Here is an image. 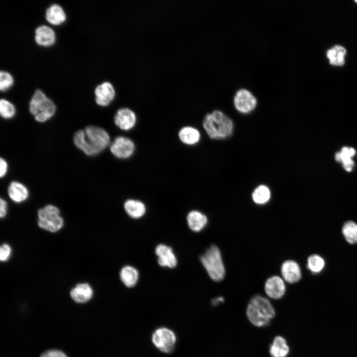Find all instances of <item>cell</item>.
I'll return each instance as SVG.
<instances>
[{
    "label": "cell",
    "mask_w": 357,
    "mask_h": 357,
    "mask_svg": "<svg viewBox=\"0 0 357 357\" xmlns=\"http://www.w3.org/2000/svg\"><path fill=\"white\" fill-rule=\"evenodd\" d=\"M155 251L160 266L169 268H173L177 266L178 260L171 247L159 244L156 247Z\"/></svg>",
    "instance_id": "4fadbf2b"
},
{
    "label": "cell",
    "mask_w": 357,
    "mask_h": 357,
    "mask_svg": "<svg viewBox=\"0 0 357 357\" xmlns=\"http://www.w3.org/2000/svg\"><path fill=\"white\" fill-rule=\"evenodd\" d=\"M151 341L160 351L168 354L175 349L177 337L173 330L167 327H162L154 331L151 336Z\"/></svg>",
    "instance_id": "52a82bcc"
},
{
    "label": "cell",
    "mask_w": 357,
    "mask_h": 357,
    "mask_svg": "<svg viewBox=\"0 0 357 357\" xmlns=\"http://www.w3.org/2000/svg\"><path fill=\"white\" fill-rule=\"evenodd\" d=\"M355 2H356L357 3V0H355Z\"/></svg>",
    "instance_id": "d590c367"
},
{
    "label": "cell",
    "mask_w": 357,
    "mask_h": 357,
    "mask_svg": "<svg viewBox=\"0 0 357 357\" xmlns=\"http://www.w3.org/2000/svg\"><path fill=\"white\" fill-rule=\"evenodd\" d=\"M73 141L77 148L89 156L101 153L111 142L108 132L104 128L94 125H89L77 131Z\"/></svg>",
    "instance_id": "6da1fadb"
},
{
    "label": "cell",
    "mask_w": 357,
    "mask_h": 357,
    "mask_svg": "<svg viewBox=\"0 0 357 357\" xmlns=\"http://www.w3.org/2000/svg\"><path fill=\"white\" fill-rule=\"evenodd\" d=\"M234 104L238 111L245 114L254 110L257 106V101L255 96L249 90L240 88L234 96Z\"/></svg>",
    "instance_id": "9c48e42d"
},
{
    "label": "cell",
    "mask_w": 357,
    "mask_h": 357,
    "mask_svg": "<svg viewBox=\"0 0 357 357\" xmlns=\"http://www.w3.org/2000/svg\"><path fill=\"white\" fill-rule=\"evenodd\" d=\"M356 153V150L352 147H343L340 152L336 153L335 158L336 161L342 164L345 171L350 172L354 166L353 157Z\"/></svg>",
    "instance_id": "7402d4cb"
},
{
    "label": "cell",
    "mask_w": 357,
    "mask_h": 357,
    "mask_svg": "<svg viewBox=\"0 0 357 357\" xmlns=\"http://www.w3.org/2000/svg\"><path fill=\"white\" fill-rule=\"evenodd\" d=\"M271 197V191L265 185H260L256 187L252 193V199L254 202L262 205L268 202Z\"/></svg>",
    "instance_id": "484cf974"
},
{
    "label": "cell",
    "mask_w": 357,
    "mask_h": 357,
    "mask_svg": "<svg viewBox=\"0 0 357 357\" xmlns=\"http://www.w3.org/2000/svg\"><path fill=\"white\" fill-rule=\"evenodd\" d=\"M180 141L187 146H193L197 144L201 139L200 131L196 128L186 125L182 127L178 132Z\"/></svg>",
    "instance_id": "e0dca14e"
},
{
    "label": "cell",
    "mask_w": 357,
    "mask_h": 357,
    "mask_svg": "<svg viewBox=\"0 0 357 357\" xmlns=\"http://www.w3.org/2000/svg\"><path fill=\"white\" fill-rule=\"evenodd\" d=\"M94 94L96 104L101 107H107L114 99L116 91L110 82L104 81L95 87Z\"/></svg>",
    "instance_id": "8fae6325"
},
{
    "label": "cell",
    "mask_w": 357,
    "mask_h": 357,
    "mask_svg": "<svg viewBox=\"0 0 357 357\" xmlns=\"http://www.w3.org/2000/svg\"><path fill=\"white\" fill-rule=\"evenodd\" d=\"M123 207L127 214L134 219L141 218L144 215L146 211L144 203L134 199H127L124 203Z\"/></svg>",
    "instance_id": "44dd1931"
},
{
    "label": "cell",
    "mask_w": 357,
    "mask_h": 357,
    "mask_svg": "<svg viewBox=\"0 0 357 357\" xmlns=\"http://www.w3.org/2000/svg\"><path fill=\"white\" fill-rule=\"evenodd\" d=\"M16 114V109L12 103L5 99L0 100V114L6 119L13 118Z\"/></svg>",
    "instance_id": "83f0119b"
},
{
    "label": "cell",
    "mask_w": 357,
    "mask_h": 357,
    "mask_svg": "<svg viewBox=\"0 0 357 357\" xmlns=\"http://www.w3.org/2000/svg\"><path fill=\"white\" fill-rule=\"evenodd\" d=\"M7 206V204L6 201L1 198L0 202V216L1 218L4 217L6 215Z\"/></svg>",
    "instance_id": "836d02e7"
},
{
    "label": "cell",
    "mask_w": 357,
    "mask_h": 357,
    "mask_svg": "<svg viewBox=\"0 0 357 357\" xmlns=\"http://www.w3.org/2000/svg\"><path fill=\"white\" fill-rule=\"evenodd\" d=\"M203 128L208 136L214 139L229 137L234 130L232 120L220 110L207 114L203 120Z\"/></svg>",
    "instance_id": "3957f363"
},
{
    "label": "cell",
    "mask_w": 357,
    "mask_h": 357,
    "mask_svg": "<svg viewBox=\"0 0 357 357\" xmlns=\"http://www.w3.org/2000/svg\"><path fill=\"white\" fill-rule=\"evenodd\" d=\"M114 121L119 129L127 131L135 127L137 122V116L131 109L122 107L119 109L116 112Z\"/></svg>",
    "instance_id": "30bf717a"
},
{
    "label": "cell",
    "mask_w": 357,
    "mask_h": 357,
    "mask_svg": "<svg viewBox=\"0 0 357 357\" xmlns=\"http://www.w3.org/2000/svg\"><path fill=\"white\" fill-rule=\"evenodd\" d=\"M246 315L251 324L257 327L268 326L275 317L276 311L272 304L266 298L255 295L249 301Z\"/></svg>",
    "instance_id": "7a4b0ae2"
},
{
    "label": "cell",
    "mask_w": 357,
    "mask_h": 357,
    "mask_svg": "<svg viewBox=\"0 0 357 357\" xmlns=\"http://www.w3.org/2000/svg\"><path fill=\"white\" fill-rule=\"evenodd\" d=\"M13 84L12 76L6 71H0V90L5 91L9 89Z\"/></svg>",
    "instance_id": "f546056e"
},
{
    "label": "cell",
    "mask_w": 357,
    "mask_h": 357,
    "mask_svg": "<svg viewBox=\"0 0 357 357\" xmlns=\"http://www.w3.org/2000/svg\"><path fill=\"white\" fill-rule=\"evenodd\" d=\"M8 171V164L2 158L0 159V176L1 178L5 177Z\"/></svg>",
    "instance_id": "d6a6232c"
},
{
    "label": "cell",
    "mask_w": 357,
    "mask_h": 357,
    "mask_svg": "<svg viewBox=\"0 0 357 357\" xmlns=\"http://www.w3.org/2000/svg\"><path fill=\"white\" fill-rule=\"evenodd\" d=\"M34 39L37 44L39 46L50 47L56 42V34L54 30L50 27L42 25L36 28Z\"/></svg>",
    "instance_id": "5bb4252c"
},
{
    "label": "cell",
    "mask_w": 357,
    "mask_h": 357,
    "mask_svg": "<svg viewBox=\"0 0 357 357\" xmlns=\"http://www.w3.org/2000/svg\"><path fill=\"white\" fill-rule=\"evenodd\" d=\"M264 291L267 296L272 299H278L282 298L286 292L283 279L278 276L270 277L265 283Z\"/></svg>",
    "instance_id": "7c38bea8"
},
{
    "label": "cell",
    "mask_w": 357,
    "mask_h": 357,
    "mask_svg": "<svg viewBox=\"0 0 357 357\" xmlns=\"http://www.w3.org/2000/svg\"><path fill=\"white\" fill-rule=\"evenodd\" d=\"M186 220L190 229L195 232L201 231L207 223V217L197 210L190 211L187 215Z\"/></svg>",
    "instance_id": "603a6c76"
},
{
    "label": "cell",
    "mask_w": 357,
    "mask_h": 357,
    "mask_svg": "<svg viewBox=\"0 0 357 357\" xmlns=\"http://www.w3.org/2000/svg\"><path fill=\"white\" fill-rule=\"evenodd\" d=\"M119 277L122 283L128 288L135 286L139 279V272L134 267L126 265L123 267L119 272Z\"/></svg>",
    "instance_id": "cb8c5ba5"
},
{
    "label": "cell",
    "mask_w": 357,
    "mask_h": 357,
    "mask_svg": "<svg viewBox=\"0 0 357 357\" xmlns=\"http://www.w3.org/2000/svg\"><path fill=\"white\" fill-rule=\"evenodd\" d=\"M111 153L119 159H127L130 158L135 150V145L130 138L120 135L117 136L109 146Z\"/></svg>",
    "instance_id": "ba28073f"
},
{
    "label": "cell",
    "mask_w": 357,
    "mask_h": 357,
    "mask_svg": "<svg viewBox=\"0 0 357 357\" xmlns=\"http://www.w3.org/2000/svg\"><path fill=\"white\" fill-rule=\"evenodd\" d=\"M45 18L47 22L53 25H60L66 19V13L59 4L54 3L48 7L45 12Z\"/></svg>",
    "instance_id": "ac0fdd59"
},
{
    "label": "cell",
    "mask_w": 357,
    "mask_h": 357,
    "mask_svg": "<svg viewBox=\"0 0 357 357\" xmlns=\"http://www.w3.org/2000/svg\"><path fill=\"white\" fill-rule=\"evenodd\" d=\"M40 357H67L62 351L58 350H50L44 352Z\"/></svg>",
    "instance_id": "1f68e13d"
},
{
    "label": "cell",
    "mask_w": 357,
    "mask_h": 357,
    "mask_svg": "<svg viewBox=\"0 0 357 357\" xmlns=\"http://www.w3.org/2000/svg\"><path fill=\"white\" fill-rule=\"evenodd\" d=\"M29 110L37 121L43 123L54 116L56 107L42 90L37 89L29 102Z\"/></svg>",
    "instance_id": "277c9868"
},
{
    "label": "cell",
    "mask_w": 357,
    "mask_h": 357,
    "mask_svg": "<svg viewBox=\"0 0 357 357\" xmlns=\"http://www.w3.org/2000/svg\"><path fill=\"white\" fill-rule=\"evenodd\" d=\"M290 352V346L282 336H275L269 345V353L271 357H287Z\"/></svg>",
    "instance_id": "2e32d148"
},
{
    "label": "cell",
    "mask_w": 357,
    "mask_h": 357,
    "mask_svg": "<svg viewBox=\"0 0 357 357\" xmlns=\"http://www.w3.org/2000/svg\"><path fill=\"white\" fill-rule=\"evenodd\" d=\"M224 301V298L222 297H218L212 299L211 302L213 305L216 306Z\"/></svg>",
    "instance_id": "e575fe53"
},
{
    "label": "cell",
    "mask_w": 357,
    "mask_h": 357,
    "mask_svg": "<svg viewBox=\"0 0 357 357\" xmlns=\"http://www.w3.org/2000/svg\"><path fill=\"white\" fill-rule=\"evenodd\" d=\"M342 233L346 240L351 244L357 243V224L353 221L346 222Z\"/></svg>",
    "instance_id": "4316f807"
},
{
    "label": "cell",
    "mask_w": 357,
    "mask_h": 357,
    "mask_svg": "<svg viewBox=\"0 0 357 357\" xmlns=\"http://www.w3.org/2000/svg\"><path fill=\"white\" fill-rule=\"evenodd\" d=\"M38 225L45 230L56 232L61 229L63 220L60 216V211L53 205H47L38 211Z\"/></svg>",
    "instance_id": "8992f818"
},
{
    "label": "cell",
    "mask_w": 357,
    "mask_h": 357,
    "mask_svg": "<svg viewBox=\"0 0 357 357\" xmlns=\"http://www.w3.org/2000/svg\"><path fill=\"white\" fill-rule=\"evenodd\" d=\"M346 53L344 47L340 45H335L327 51L326 56L330 64L341 66L345 63Z\"/></svg>",
    "instance_id": "d4e9b609"
},
{
    "label": "cell",
    "mask_w": 357,
    "mask_h": 357,
    "mask_svg": "<svg viewBox=\"0 0 357 357\" xmlns=\"http://www.w3.org/2000/svg\"><path fill=\"white\" fill-rule=\"evenodd\" d=\"M325 265L323 259L317 254H312L307 260V267L314 273L320 272Z\"/></svg>",
    "instance_id": "f1b7e54d"
},
{
    "label": "cell",
    "mask_w": 357,
    "mask_h": 357,
    "mask_svg": "<svg viewBox=\"0 0 357 357\" xmlns=\"http://www.w3.org/2000/svg\"><path fill=\"white\" fill-rule=\"evenodd\" d=\"M7 191L10 198L16 203L23 202L29 196V191L27 187L17 181H12L10 183Z\"/></svg>",
    "instance_id": "d6986e66"
},
{
    "label": "cell",
    "mask_w": 357,
    "mask_h": 357,
    "mask_svg": "<svg viewBox=\"0 0 357 357\" xmlns=\"http://www.w3.org/2000/svg\"><path fill=\"white\" fill-rule=\"evenodd\" d=\"M93 294V290L87 283L77 284L70 293L71 298L78 303H84L89 301Z\"/></svg>",
    "instance_id": "ffe728a7"
},
{
    "label": "cell",
    "mask_w": 357,
    "mask_h": 357,
    "mask_svg": "<svg viewBox=\"0 0 357 357\" xmlns=\"http://www.w3.org/2000/svg\"><path fill=\"white\" fill-rule=\"evenodd\" d=\"M281 274L285 281L291 284L298 282L301 278V270L298 264L293 260L284 261L281 266Z\"/></svg>",
    "instance_id": "9a60e30c"
},
{
    "label": "cell",
    "mask_w": 357,
    "mask_h": 357,
    "mask_svg": "<svg viewBox=\"0 0 357 357\" xmlns=\"http://www.w3.org/2000/svg\"><path fill=\"white\" fill-rule=\"evenodd\" d=\"M200 261L209 277L213 281H222L225 275V269L219 248L215 245H211L201 256Z\"/></svg>",
    "instance_id": "5b68a950"
},
{
    "label": "cell",
    "mask_w": 357,
    "mask_h": 357,
    "mask_svg": "<svg viewBox=\"0 0 357 357\" xmlns=\"http://www.w3.org/2000/svg\"><path fill=\"white\" fill-rule=\"evenodd\" d=\"M11 249L10 246L4 243L0 246V259L1 261H6L10 257Z\"/></svg>",
    "instance_id": "4dcf8cb0"
}]
</instances>
